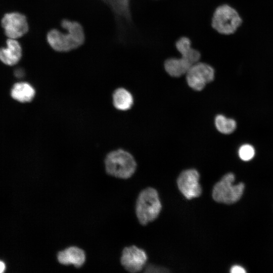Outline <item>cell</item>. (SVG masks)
<instances>
[{"instance_id":"obj_1","label":"cell","mask_w":273,"mask_h":273,"mask_svg":"<svg viewBox=\"0 0 273 273\" xmlns=\"http://www.w3.org/2000/svg\"><path fill=\"white\" fill-rule=\"evenodd\" d=\"M61 25L64 31L54 28L47 33V41L53 50L58 52H68L83 44L85 34L79 22L63 19Z\"/></svg>"},{"instance_id":"obj_2","label":"cell","mask_w":273,"mask_h":273,"mask_svg":"<svg viewBox=\"0 0 273 273\" xmlns=\"http://www.w3.org/2000/svg\"><path fill=\"white\" fill-rule=\"evenodd\" d=\"M107 173L117 178L126 179L135 172L136 162L133 156L123 150L109 153L105 159Z\"/></svg>"},{"instance_id":"obj_3","label":"cell","mask_w":273,"mask_h":273,"mask_svg":"<svg viewBox=\"0 0 273 273\" xmlns=\"http://www.w3.org/2000/svg\"><path fill=\"white\" fill-rule=\"evenodd\" d=\"M242 23V19L233 7L228 4L218 6L211 19V26L218 33L223 35L234 33Z\"/></svg>"},{"instance_id":"obj_4","label":"cell","mask_w":273,"mask_h":273,"mask_svg":"<svg viewBox=\"0 0 273 273\" xmlns=\"http://www.w3.org/2000/svg\"><path fill=\"white\" fill-rule=\"evenodd\" d=\"M136 214L140 222L145 225L155 220L161 209V204L156 190L148 188L140 194L136 203Z\"/></svg>"},{"instance_id":"obj_5","label":"cell","mask_w":273,"mask_h":273,"mask_svg":"<svg viewBox=\"0 0 273 273\" xmlns=\"http://www.w3.org/2000/svg\"><path fill=\"white\" fill-rule=\"evenodd\" d=\"M234 180V174L228 173L215 185L212 197L215 201L231 204L240 199L244 192V185L240 183L235 185Z\"/></svg>"},{"instance_id":"obj_6","label":"cell","mask_w":273,"mask_h":273,"mask_svg":"<svg viewBox=\"0 0 273 273\" xmlns=\"http://www.w3.org/2000/svg\"><path fill=\"white\" fill-rule=\"evenodd\" d=\"M214 69L211 66L198 62L190 68L186 73V80L190 87L200 91L214 79Z\"/></svg>"},{"instance_id":"obj_7","label":"cell","mask_w":273,"mask_h":273,"mask_svg":"<svg viewBox=\"0 0 273 273\" xmlns=\"http://www.w3.org/2000/svg\"><path fill=\"white\" fill-rule=\"evenodd\" d=\"M1 24L8 38L18 39L25 35L29 30L26 17L19 12L6 13L2 19Z\"/></svg>"},{"instance_id":"obj_8","label":"cell","mask_w":273,"mask_h":273,"mask_svg":"<svg viewBox=\"0 0 273 273\" xmlns=\"http://www.w3.org/2000/svg\"><path fill=\"white\" fill-rule=\"evenodd\" d=\"M199 177L198 172L194 169L186 170L179 175L177 180L178 188L187 199L196 198L201 195L202 189L199 182Z\"/></svg>"},{"instance_id":"obj_9","label":"cell","mask_w":273,"mask_h":273,"mask_svg":"<svg viewBox=\"0 0 273 273\" xmlns=\"http://www.w3.org/2000/svg\"><path fill=\"white\" fill-rule=\"evenodd\" d=\"M147 260L145 252L135 246L125 247L123 250L120 259L121 264L130 272L141 271Z\"/></svg>"},{"instance_id":"obj_10","label":"cell","mask_w":273,"mask_h":273,"mask_svg":"<svg viewBox=\"0 0 273 273\" xmlns=\"http://www.w3.org/2000/svg\"><path fill=\"white\" fill-rule=\"evenodd\" d=\"M22 56V49L16 39L8 38L6 47L0 48V61L7 65L17 64Z\"/></svg>"},{"instance_id":"obj_11","label":"cell","mask_w":273,"mask_h":273,"mask_svg":"<svg viewBox=\"0 0 273 273\" xmlns=\"http://www.w3.org/2000/svg\"><path fill=\"white\" fill-rule=\"evenodd\" d=\"M57 258L59 262L63 265L72 264L78 268L84 263L86 256L82 249L71 246L59 252Z\"/></svg>"},{"instance_id":"obj_12","label":"cell","mask_w":273,"mask_h":273,"mask_svg":"<svg viewBox=\"0 0 273 273\" xmlns=\"http://www.w3.org/2000/svg\"><path fill=\"white\" fill-rule=\"evenodd\" d=\"M175 48L181 55V57L188 61L192 65L200 59V52L192 48L190 39L186 36H182L175 42Z\"/></svg>"},{"instance_id":"obj_13","label":"cell","mask_w":273,"mask_h":273,"mask_svg":"<svg viewBox=\"0 0 273 273\" xmlns=\"http://www.w3.org/2000/svg\"><path fill=\"white\" fill-rule=\"evenodd\" d=\"M192 65L181 57L168 58L164 63V69L166 72L169 75L175 77H180L186 74Z\"/></svg>"},{"instance_id":"obj_14","label":"cell","mask_w":273,"mask_h":273,"mask_svg":"<svg viewBox=\"0 0 273 273\" xmlns=\"http://www.w3.org/2000/svg\"><path fill=\"white\" fill-rule=\"evenodd\" d=\"M35 91L33 86L26 82L14 84L11 90L12 98L21 103L30 102L34 97Z\"/></svg>"},{"instance_id":"obj_15","label":"cell","mask_w":273,"mask_h":273,"mask_svg":"<svg viewBox=\"0 0 273 273\" xmlns=\"http://www.w3.org/2000/svg\"><path fill=\"white\" fill-rule=\"evenodd\" d=\"M113 101L114 107L122 111L128 110L133 104L131 94L123 88H118L114 92Z\"/></svg>"},{"instance_id":"obj_16","label":"cell","mask_w":273,"mask_h":273,"mask_svg":"<svg viewBox=\"0 0 273 273\" xmlns=\"http://www.w3.org/2000/svg\"><path fill=\"white\" fill-rule=\"evenodd\" d=\"M215 125L217 129L223 134L232 133L237 127V123L234 119L226 118L222 115H218L216 116Z\"/></svg>"},{"instance_id":"obj_17","label":"cell","mask_w":273,"mask_h":273,"mask_svg":"<svg viewBox=\"0 0 273 273\" xmlns=\"http://www.w3.org/2000/svg\"><path fill=\"white\" fill-rule=\"evenodd\" d=\"M111 2L117 15L127 22H130V0H111Z\"/></svg>"},{"instance_id":"obj_18","label":"cell","mask_w":273,"mask_h":273,"mask_svg":"<svg viewBox=\"0 0 273 273\" xmlns=\"http://www.w3.org/2000/svg\"><path fill=\"white\" fill-rule=\"evenodd\" d=\"M255 153L254 147L250 144L242 145L238 151L239 156L243 161H249L252 159L255 155Z\"/></svg>"},{"instance_id":"obj_19","label":"cell","mask_w":273,"mask_h":273,"mask_svg":"<svg viewBox=\"0 0 273 273\" xmlns=\"http://www.w3.org/2000/svg\"><path fill=\"white\" fill-rule=\"evenodd\" d=\"M146 271L148 272H166L167 271V270H165V269L164 268L151 265L147 266Z\"/></svg>"},{"instance_id":"obj_20","label":"cell","mask_w":273,"mask_h":273,"mask_svg":"<svg viewBox=\"0 0 273 273\" xmlns=\"http://www.w3.org/2000/svg\"><path fill=\"white\" fill-rule=\"evenodd\" d=\"M230 271L232 273H245L246 272L244 268L239 265H234L232 266Z\"/></svg>"},{"instance_id":"obj_21","label":"cell","mask_w":273,"mask_h":273,"mask_svg":"<svg viewBox=\"0 0 273 273\" xmlns=\"http://www.w3.org/2000/svg\"><path fill=\"white\" fill-rule=\"evenodd\" d=\"M14 74L18 78L22 77L24 75V71L21 68H17L15 70Z\"/></svg>"},{"instance_id":"obj_22","label":"cell","mask_w":273,"mask_h":273,"mask_svg":"<svg viewBox=\"0 0 273 273\" xmlns=\"http://www.w3.org/2000/svg\"><path fill=\"white\" fill-rule=\"evenodd\" d=\"M6 268L5 264L2 261H0V273L3 272Z\"/></svg>"}]
</instances>
